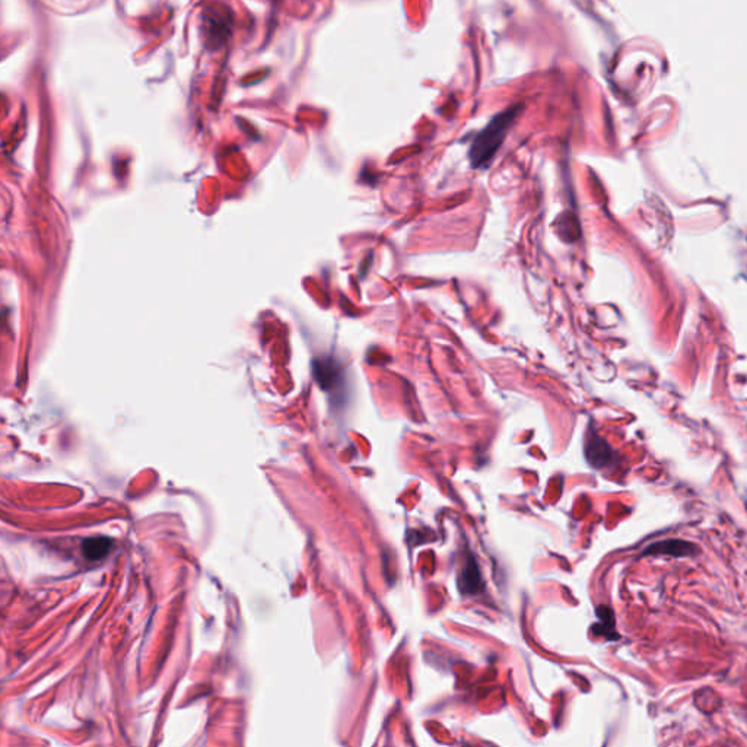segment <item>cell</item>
Masks as SVG:
<instances>
[{
	"mask_svg": "<svg viewBox=\"0 0 747 747\" xmlns=\"http://www.w3.org/2000/svg\"><path fill=\"white\" fill-rule=\"evenodd\" d=\"M113 546V540L108 537H90L82 543V552L86 559L99 561L108 555Z\"/></svg>",
	"mask_w": 747,
	"mask_h": 747,
	"instance_id": "5",
	"label": "cell"
},
{
	"mask_svg": "<svg viewBox=\"0 0 747 747\" xmlns=\"http://www.w3.org/2000/svg\"><path fill=\"white\" fill-rule=\"evenodd\" d=\"M482 578L479 574V568L473 558L467 561V564L460 570V590L464 594H473L480 590Z\"/></svg>",
	"mask_w": 747,
	"mask_h": 747,
	"instance_id": "4",
	"label": "cell"
},
{
	"mask_svg": "<svg viewBox=\"0 0 747 747\" xmlns=\"http://www.w3.org/2000/svg\"><path fill=\"white\" fill-rule=\"evenodd\" d=\"M698 552V546L691 543V541L670 539L650 545L643 555H667L673 556V558H683V556H693Z\"/></svg>",
	"mask_w": 747,
	"mask_h": 747,
	"instance_id": "2",
	"label": "cell"
},
{
	"mask_svg": "<svg viewBox=\"0 0 747 747\" xmlns=\"http://www.w3.org/2000/svg\"><path fill=\"white\" fill-rule=\"evenodd\" d=\"M611 448L607 445L605 439L600 438L597 434H591L585 444V456L589 463L596 467L602 468L611 460Z\"/></svg>",
	"mask_w": 747,
	"mask_h": 747,
	"instance_id": "3",
	"label": "cell"
},
{
	"mask_svg": "<svg viewBox=\"0 0 747 747\" xmlns=\"http://www.w3.org/2000/svg\"><path fill=\"white\" fill-rule=\"evenodd\" d=\"M520 111L521 107L516 106L495 115L492 122L473 139L468 158H470L472 167L475 170L488 168L491 165L496 152L500 151L501 145L507 138L509 127L516 122Z\"/></svg>",
	"mask_w": 747,
	"mask_h": 747,
	"instance_id": "1",
	"label": "cell"
}]
</instances>
